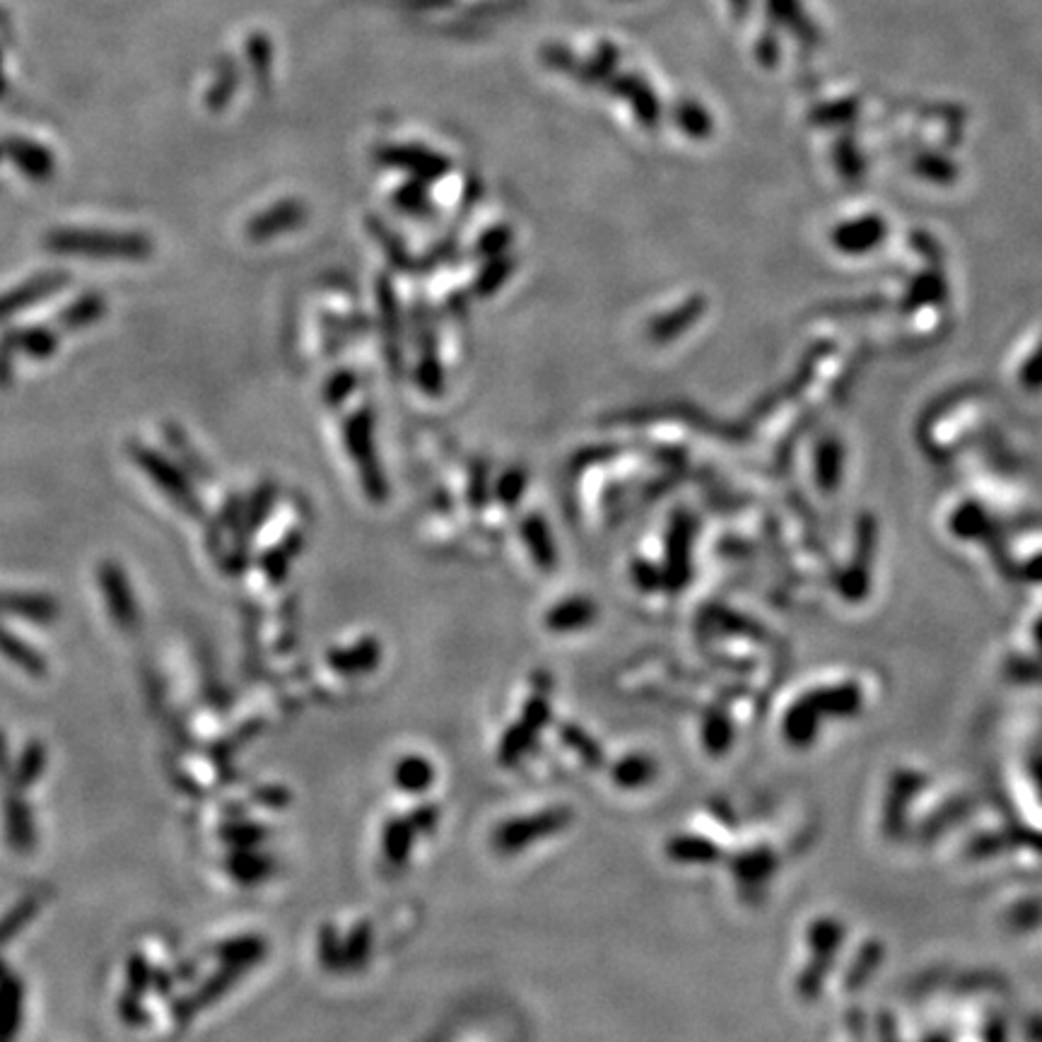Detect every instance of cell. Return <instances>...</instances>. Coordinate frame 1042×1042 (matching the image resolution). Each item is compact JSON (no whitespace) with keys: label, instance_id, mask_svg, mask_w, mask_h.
Masks as SVG:
<instances>
[{"label":"cell","instance_id":"30bf717a","mask_svg":"<svg viewBox=\"0 0 1042 1042\" xmlns=\"http://www.w3.org/2000/svg\"><path fill=\"white\" fill-rule=\"evenodd\" d=\"M22 1004H25L22 982L13 975L0 977V1042H15L22 1026Z\"/></svg>","mask_w":1042,"mask_h":1042},{"label":"cell","instance_id":"7a4b0ae2","mask_svg":"<svg viewBox=\"0 0 1042 1042\" xmlns=\"http://www.w3.org/2000/svg\"><path fill=\"white\" fill-rule=\"evenodd\" d=\"M128 454L136 461V466L143 471L146 476L170 497L172 505L180 507L186 517L204 514V505H200V497L194 490V485L188 483V478L172 464L167 456H162L160 452H155V449H150L140 442H130Z\"/></svg>","mask_w":1042,"mask_h":1042},{"label":"cell","instance_id":"4dcf8cb0","mask_svg":"<svg viewBox=\"0 0 1042 1042\" xmlns=\"http://www.w3.org/2000/svg\"><path fill=\"white\" fill-rule=\"evenodd\" d=\"M563 739H565V743H570L572 749H577L579 753H582L589 763L601 761V755L594 751V745H591V743L582 737V731H577V729H572V727H565V729H563Z\"/></svg>","mask_w":1042,"mask_h":1042},{"label":"cell","instance_id":"6da1fadb","mask_svg":"<svg viewBox=\"0 0 1042 1042\" xmlns=\"http://www.w3.org/2000/svg\"><path fill=\"white\" fill-rule=\"evenodd\" d=\"M44 246L56 256L92 260H146L152 256V242L138 232L61 228L44 236Z\"/></svg>","mask_w":1042,"mask_h":1042},{"label":"cell","instance_id":"cb8c5ba5","mask_svg":"<svg viewBox=\"0 0 1042 1042\" xmlns=\"http://www.w3.org/2000/svg\"><path fill=\"white\" fill-rule=\"evenodd\" d=\"M370 941H372V929L370 925H360L350 934L348 943L343 946V965L346 968H360L364 956L370 953Z\"/></svg>","mask_w":1042,"mask_h":1042},{"label":"cell","instance_id":"44dd1931","mask_svg":"<svg viewBox=\"0 0 1042 1042\" xmlns=\"http://www.w3.org/2000/svg\"><path fill=\"white\" fill-rule=\"evenodd\" d=\"M300 222V210H294V208H286V210H278L276 216H268V218H258L256 222L248 224V236H254V240H270V236H276L280 234L282 230H288V228H294V224Z\"/></svg>","mask_w":1042,"mask_h":1042},{"label":"cell","instance_id":"9c48e42d","mask_svg":"<svg viewBox=\"0 0 1042 1042\" xmlns=\"http://www.w3.org/2000/svg\"><path fill=\"white\" fill-rule=\"evenodd\" d=\"M3 150H5V158L13 160L18 167L25 172V176H30V180L34 182L51 180L56 164H54L51 152L46 148L30 143V140H8Z\"/></svg>","mask_w":1042,"mask_h":1042},{"label":"cell","instance_id":"484cf974","mask_svg":"<svg viewBox=\"0 0 1042 1042\" xmlns=\"http://www.w3.org/2000/svg\"><path fill=\"white\" fill-rule=\"evenodd\" d=\"M509 274H512V264H509V260H505V258L493 260L490 268L483 270V276L478 280V292L493 294L509 278Z\"/></svg>","mask_w":1042,"mask_h":1042},{"label":"cell","instance_id":"277c9868","mask_svg":"<svg viewBox=\"0 0 1042 1042\" xmlns=\"http://www.w3.org/2000/svg\"><path fill=\"white\" fill-rule=\"evenodd\" d=\"M97 582L114 625L121 627V630H136L140 623V609L124 567L114 560H104L97 567Z\"/></svg>","mask_w":1042,"mask_h":1042},{"label":"cell","instance_id":"7402d4cb","mask_svg":"<svg viewBox=\"0 0 1042 1042\" xmlns=\"http://www.w3.org/2000/svg\"><path fill=\"white\" fill-rule=\"evenodd\" d=\"M536 737V731L534 729H529L524 721H519V725H514L512 729L507 731V737L500 745V761L502 763H514L519 755H524V751L531 745V741H534Z\"/></svg>","mask_w":1042,"mask_h":1042},{"label":"cell","instance_id":"8fae6325","mask_svg":"<svg viewBox=\"0 0 1042 1042\" xmlns=\"http://www.w3.org/2000/svg\"><path fill=\"white\" fill-rule=\"evenodd\" d=\"M0 657L30 673L32 679H44L46 671H49V664H46L42 651L27 645L25 639H20L15 633H10L5 625H0Z\"/></svg>","mask_w":1042,"mask_h":1042},{"label":"cell","instance_id":"836d02e7","mask_svg":"<svg viewBox=\"0 0 1042 1042\" xmlns=\"http://www.w3.org/2000/svg\"><path fill=\"white\" fill-rule=\"evenodd\" d=\"M408 823L413 825V831H430V827L437 823V811H435V807L418 809L416 813L410 815Z\"/></svg>","mask_w":1042,"mask_h":1042},{"label":"cell","instance_id":"f546056e","mask_svg":"<svg viewBox=\"0 0 1042 1042\" xmlns=\"http://www.w3.org/2000/svg\"><path fill=\"white\" fill-rule=\"evenodd\" d=\"M148 982H150L148 963L140 956H134V958H130V965H128V989H130V994L143 992L148 987Z\"/></svg>","mask_w":1042,"mask_h":1042},{"label":"cell","instance_id":"7c38bea8","mask_svg":"<svg viewBox=\"0 0 1042 1042\" xmlns=\"http://www.w3.org/2000/svg\"><path fill=\"white\" fill-rule=\"evenodd\" d=\"M104 314H106V300L102 298V294L85 292L80 294L78 300L70 302L66 310L58 314L56 322L63 331H68V334H76V331H85L92 324L102 322Z\"/></svg>","mask_w":1042,"mask_h":1042},{"label":"cell","instance_id":"ba28073f","mask_svg":"<svg viewBox=\"0 0 1042 1042\" xmlns=\"http://www.w3.org/2000/svg\"><path fill=\"white\" fill-rule=\"evenodd\" d=\"M3 825L5 840L15 852H30L34 847V823L27 801L22 799L20 789H10L3 801Z\"/></svg>","mask_w":1042,"mask_h":1042},{"label":"cell","instance_id":"4316f807","mask_svg":"<svg viewBox=\"0 0 1042 1042\" xmlns=\"http://www.w3.org/2000/svg\"><path fill=\"white\" fill-rule=\"evenodd\" d=\"M418 382H420V389L422 391H428V394L437 396L442 391L444 386V377H442V367L437 364L435 360H425L420 367H418Z\"/></svg>","mask_w":1042,"mask_h":1042},{"label":"cell","instance_id":"603a6c76","mask_svg":"<svg viewBox=\"0 0 1042 1042\" xmlns=\"http://www.w3.org/2000/svg\"><path fill=\"white\" fill-rule=\"evenodd\" d=\"M230 871H232L240 881L254 883V881H258V879H264V876H266L270 869H268V861H266V859H260V857L252 855V852H240V855H234V857L230 859Z\"/></svg>","mask_w":1042,"mask_h":1042},{"label":"cell","instance_id":"4fadbf2b","mask_svg":"<svg viewBox=\"0 0 1042 1042\" xmlns=\"http://www.w3.org/2000/svg\"><path fill=\"white\" fill-rule=\"evenodd\" d=\"M18 352L27 355L32 360H49L58 350V334L49 326H25L10 328Z\"/></svg>","mask_w":1042,"mask_h":1042},{"label":"cell","instance_id":"ac0fdd59","mask_svg":"<svg viewBox=\"0 0 1042 1042\" xmlns=\"http://www.w3.org/2000/svg\"><path fill=\"white\" fill-rule=\"evenodd\" d=\"M432 779H435L432 765L428 761H422V757H418V755L404 757V761L396 765V785L404 791H413V795H418V791L428 789L432 785Z\"/></svg>","mask_w":1042,"mask_h":1042},{"label":"cell","instance_id":"ffe728a7","mask_svg":"<svg viewBox=\"0 0 1042 1042\" xmlns=\"http://www.w3.org/2000/svg\"><path fill=\"white\" fill-rule=\"evenodd\" d=\"M260 956H264V941L248 939V937L236 939L232 943H224L220 949V958L224 961V965L236 968V970L248 968L254 961H258Z\"/></svg>","mask_w":1042,"mask_h":1042},{"label":"cell","instance_id":"3957f363","mask_svg":"<svg viewBox=\"0 0 1042 1042\" xmlns=\"http://www.w3.org/2000/svg\"><path fill=\"white\" fill-rule=\"evenodd\" d=\"M374 422L372 413L362 410L346 422V444L364 483V490L370 493L374 500H382L386 495V485L382 478V468H379L377 452H374Z\"/></svg>","mask_w":1042,"mask_h":1042},{"label":"cell","instance_id":"d6986e66","mask_svg":"<svg viewBox=\"0 0 1042 1042\" xmlns=\"http://www.w3.org/2000/svg\"><path fill=\"white\" fill-rule=\"evenodd\" d=\"M413 825L408 821H391L384 833V855L391 864H404L413 845Z\"/></svg>","mask_w":1042,"mask_h":1042},{"label":"cell","instance_id":"d4e9b609","mask_svg":"<svg viewBox=\"0 0 1042 1042\" xmlns=\"http://www.w3.org/2000/svg\"><path fill=\"white\" fill-rule=\"evenodd\" d=\"M15 340H13V331H5L0 336V389H8L10 382H13V364H15Z\"/></svg>","mask_w":1042,"mask_h":1042},{"label":"cell","instance_id":"5b68a950","mask_svg":"<svg viewBox=\"0 0 1042 1042\" xmlns=\"http://www.w3.org/2000/svg\"><path fill=\"white\" fill-rule=\"evenodd\" d=\"M70 282V276L61 268H49L42 270V274L27 278L20 286L10 288L8 292L0 294V322H8L22 312H27L30 306L42 304L49 298H54L56 292H61Z\"/></svg>","mask_w":1042,"mask_h":1042},{"label":"cell","instance_id":"e575fe53","mask_svg":"<svg viewBox=\"0 0 1042 1042\" xmlns=\"http://www.w3.org/2000/svg\"><path fill=\"white\" fill-rule=\"evenodd\" d=\"M642 773H645V767L639 761H630V763H625L621 769H615V777H618L623 785H630V782H639L642 779Z\"/></svg>","mask_w":1042,"mask_h":1042},{"label":"cell","instance_id":"52a82bcc","mask_svg":"<svg viewBox=\"0 0 1042 1042\" xmlns=\"http://www.w3.org/2000/svg\"><path fill=\"white\" fill-rule=\"evenodd\" d=\"M58 613H61V606L49 594L0 589V615H13V618L30 621L34 625H51Z\"/></svg>","mask_w":1042,"mask_h":1042},{"label":"cell","instance_id":"2e32d148","mask_svg":"<svg viewBox=\"0 0 1042 1042\" xmlns=\"http://www.w3.org/2000/svg\"><path fill=\"white\" fill-rule=\"evenodd\" d=\"M591 618H594V606H591L587 599H570L551 609L546 623L551 630L560 633V630H577V627H584Z\"/></svg>","mask_w":1042,"mask_h":1042},{"label":"cell","instance_id":"1f68e13d","mask_svg":"<svg viewBox=\"0 0 1042 1042\" xmlns=\"http://www.w3.org/2000/svg\"><path fill=\"white\" fill-rule=\"evenodd\" d=\"M224 837H228L234 847H252L260 837H264V833H260L258 827L246 825V827H232L230 833H224Z\"/></svg>","mask_w":1042,"mask_h":1042},{"label":"cell","instance_id":"5bb4252c","mask_svg":"<svg viewBox=\"0 0 1042 1042\" xmlns=\"http://www.w3.org/2000/svg\"><path fill=\"white\" fill-rule=\"evenodd\" d=\"M521 536H524L526 548L531 553V558H534V563L543 567V570H551L558 555H555L553 536L543 517H536V514L526 517L524 524H521Z\"/></svg>","mask_w":1042,"mask_h":1042},{"label":"cell","instance_id":"e0dca14e","mask_svg":"<svg viewBox=\"0 0 1042 1042\" xmlns=\"http://www.w3.org/2000/svg\"><path fill=\"white\" fill-rule=\"evenodd\" d=\"M44 767H46V749H44V743L42 741H32L25 751H22L20 755V761L18 765L13 767V773H10V782H13V787L20 789V791H25L27 787H32L34 782H37L42 775H44Z\"/></svg>","mask_w":1042,"mask_h":1042},{"label":"cell","instance_id":"9a60e30c","mask_svg":"<svg viewBox=\"0 0 1042 1042\" xmlns=\"http://www.w3.org/2000/svg\"><path fill=\"white\" fill-rule=\"evenodd\" d=\"M379 657H382V649H379L374 639H362L350 649L334 651L328 657V664L340 673H362L372 671L379 664Z\"/></svg>","mask_w":1042,"mask_h":1042},{"label":"cell","instance_id":"8992f818","mask_svg":"<svg viewBox=\"0 0 1042 1042\" xmlns=\"http://www.w3.org/2000/svg\"><path fill=\"white\" fill-rule=\"evenodd\" d=\"M567 821H570V811L565 809H553L546 813L529 815V819L509 821L495 833V847L500 852H517L539 837L558 833L560 827L567 825Z\"/></svg>","mask_w":1042,"mask_h":1042},{"label":"cell","instance_id":"d6a6232c","mask_svg":"<svg viewBox=\"0 0 1042 1042\" xmlns=\"http://www.w3.org/2000/svg\"><path fill=\"white\" fill-rule=\"evenodd\" d=\"M355 389V374H338L334 379V386H328V398L334 401V404H338L340 398H346L350 391Z\"/></svg>","mask_w":1042,"mask_h":1042},{"label":"cell","instance_id":"f1b7e54d","mask_svg":"<svg viewBox=\"0 0 1042 1042\" xmlns=\"http://www.w3.org/2000/svg\"><path fill=\"white\" fill-rule=\"evenodd\" d=\"M526 490V476H524V471H509L505 481L500 483V497H502V502L505 505H517V500L521 495H524Z\"/></svg>","mask_w":1042,"mask_h":1042},{"label":"cell","instance_id":"83f0119b","mask_svg":"<svg viewBox=\"0 0 1042 1042\" xmlns=\"http://www.w3.org/2000/svg\"><path fill=\"white\" fill-rule=\"evenodd\" d=\"M319 943H322V946H319V951H322V963L326 968H331V970L346 968V965H343V946H338L334 929H324L322 941H319Z\"/></svg>","mask_w":1042,"mask_h":1042}]
</instances>
